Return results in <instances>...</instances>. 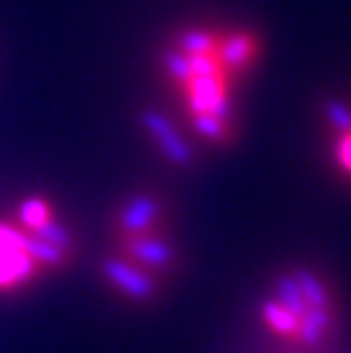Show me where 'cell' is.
<instances>
[{
    "mask_svg": "<svg viewBox=\"0 0 351 353\" xmlns=\"http://www.w3.org/2000/svg\"><path fill=\"white\" fill-rule=\"evenodd\" d=\"M144 123L151 132V137L158 141L160 148L169 160H174L178 164H188L190 162V148L183 144V139L178 137V132L171 128V123L164 117L155 114V112H146L144 114Z\"/></svg>",
    "mask_w": 351,
    "mask_h": 353,
    "instance_id": "8992f818",
    "label": "cell"
},
{
    "mask_svg": "<svg viewBox=\"0 0 351 353\" xmlns=\"http://www.w3.org/2000/svg\"><path fill=\"white\" fill-rule=\"evenodd\" d=\"M30 232H32V235H37L39 239H43V242L55 244L57 249H62L66 253H71V249H73L71 232L66 230L64 226H59V223L53 221V219H48L46 223H41L39 228H34V230H30Z\"/></svg>",
    "mask_w": 351,
    "mask_h": 353,
    "instance_id": "52a82bcc",
    "label": "cell"
},
{
    "mask_svg": "<svg viewBox=\"0 0 351 353\" xmlns=\"http://www.w3.org/2000/svg\"><path fill=\"white\" fill-rule=\"evenodd\" d=\"M101 272L119 294H123L126 299H130V301H135V303L153 301L160 292V285L155 281V276L130 260L108 258V260H103Z\"/></svg>",
    "mask_w": 351,
    "mask_h": 353,
    "instance_id": "3957f363",
    "label": "cell"
},
{
    "mask_svg": "<svg viewBox=\"0 0 351 353\" xmlns=\"http://www.w3.org/2000/svg\"><path fill=\"white\" fill-rule=\"evenodd\" d=\"M19 216L30 230H34L50 219V208H48V203L41 199H28L26 203H21Z\"/></svg>",
    "mask_w": 351,
    "mask_h": 353,
    "instance_id": "ba28073f",
    "label": "cell"
},
{
    "mask_svg": "<svg viewBox=\"0 0 351 353\" xmlns=\"http://www.w3.org/2000/svg\"><path fill=\"white\" fill-rule=\"evenodd\" d=\"M340 134H342V141H340V148H338V160L342 164V169L351 174V128L345 132H340Z\"/></svg>",
    "mask_w": 351,
    "mask_h": 353,
    "instance_id": "9c48e42d",
    "label": "cell"
},
{
    "mask_svg": "<svg viewBox=\"0 0 351 353\" xmlns=\"http://www.w3.org/2000/svg\"><path fill=\"white\" fill-rule=\"evenodd\" d=\"M26 246V232L0 223V292L17 290L30 283L39 272Z\"/></svg>",
    "mask_w": 351,
    "mask_h": 353,
    "instance_id": "7a4b0ae2",
    "label": "cell"
},
{
    "mask_svg": "<svg viewBox=\"0 0 351 353\" xmlns=\"http://www.w3.org/2000/svg\"><path fill=\"white\" fill-rule=\"evenodd\" d=\"M160 203L153 196H135L128 201L123 208L121 216H119V226H121V235H141V232L153 230V223L158 219Z\"/></svg>",
    "mask_w": 351,
    "mask_h": 353,
    "instance_id": "5b68a950",
    "label": "cell"
},
{
    "mask_svg": "<svg viewBox=\"0 0 351 353\" xmlns=\"http://www.w3.org/2000/svg\"><path fill=\"white\" fill-rule=\"evenodd\" d=\"M123 249L128 253V260L139 265L146 272L164 274L171 272L178 262V253L164 237H158L155 232H141V235L123 237Z\"/></svg>",
    "mask_w": 351,
    "mask_h": 353,
    "instance_id": "277c9868",
    "label": "cell"
},
{
    "mask_svg": "<svg viewBox=\"0 0 351 353\" xmlns=\"http://www.w3.org/2000/svg\"><path fill=\"white\" fill-rule=\"evenodd\" d=\"M270 296L299 321V351H324L338 337V303L328 283L317 272L303 267L288 269L274 278Z\"/></svg>",
    "mask_w": 351,
    "mask_h": 353,
    "instance_id": "6da1fadb",
    "label": "cell"
}]
</instances>
